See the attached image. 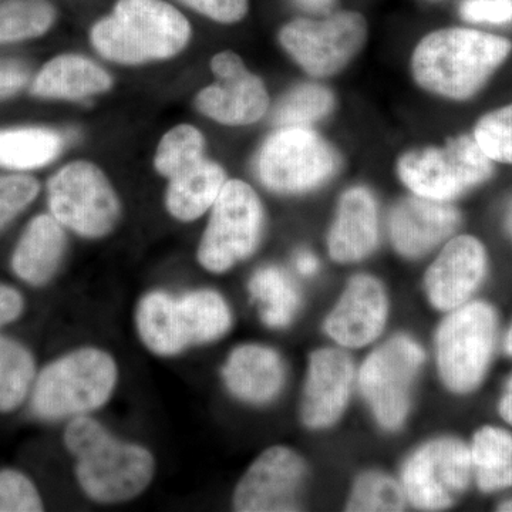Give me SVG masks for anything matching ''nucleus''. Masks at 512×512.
<instances>
[{
  "label": "nucleus",
  "instance_id": "obj_1",
  "mask_svg": "<svg viewBox=\"0 0 512 512\" xmlns=\"http://www.w3.org/2000/svg\"><path fill=\"white\" fill-rule=\"evenodd\" d=\"M511 50L510 40L480 30H437L414 50L413 77L427 92L466 100L484 86Z\"/></svg>",
  "mask_w": 512,
  "mask_h": 512
},
{
  "label": "nucleus",
  "instance_id": "obj_2",
  "mask_svg": "<svg viewBox=\"0 0 512 512\" xmlns=\"http://www.w3.org/2000/svg\"><path fill=\"white\" fill-rule=\"evenodd\" d=\"M64 444L76 458L80 487L97 503L133 500L153 480V454L137 444L114 439L92 417H74L64 431Z\"/></svg>",
  "mask_w": 512,
  "mask_h": 512
},
{
  "label": "nucleus",
  "instance_id": "obj_3",
  "mask_svg": "<svg viewBox=\"0 0 512 512\" xmlns=\"http://www.w3.org/2000/svg\"><path fill=\"white\" fill-rule=\"evenodd\" d=\"M191 39L187 18L164 0H119L92 30L97 52L111 62L143 64L183 52Z\"/></svg>",
  "mask_w": 512,
  "mask_h": 512
},
{
  "label": "nucleus",
  "instance_id": "obj_4",
  "mask_svg": "<svg viewBox=\"0 0 512 512\" xmlns=\"http://www.w3.org/2000/svg\"><path fill=\"white\" fill-rule=\"evenodd\" d=\"M116 360L94 348L60 357L37 377L32 407L46 420L83 416L109 402L116 389Z\"/></svg>",
  "mask_w": 512,
  "mask_h": 512
},
{
  "label": "nucleus",
  "instance_id": "obj_5",
  "mask_svg": "<svg viewBox=\"0 0 512 512\" xmlns=\"http://www.w3.org/2000/svg\"><path fill=\"white\" fill-rule=\"evenodd\" d=\"M497 313L484 302L454 309L437 332V365L454 393H470L483 382L497 342Z\"/></svg>",
  "mask_w": 512,
  "mask_h": 512
},
{
  "label": "nucleus",
  "instance_id": "obj_6",
  "mask_svg": "<svg viewBox=\"0 0 512 512\" xmlns=\"http://www.w3.org/2000/svg\"><path fill=\"white\" fill-rule=\"evenodd\" d=\"M397 173L419 197L450 202L493 175V160L474 136L451 138L444 147L409 151L400 157Z\"/></svg>",
  "mask_w": 512,
  "mask_h": 512
},
{
  "label": "nucleus",
  "instance_id": "obj_7",
  "mask_svg": "<svg viewBox=\"0 0 512 512\" xmlns=\"http://www.w3.org/2000/svg\"><path fill=\"white\" fill-rule=\"evenodd\" d=\"M262 227L264 208L254 188L241 180L227 181L198 248L202 268L221 274L247 259L258 247Z\"/></svg>",
  "mask_w": 512,
  "mask_h": 512
},
{
  "label": "nucleus",
  "instance_id": "obj_8",
  "mask_svg": "<svg viewBox=\"0 0 512 512\" xmlns=\"http://www.w3.org/2000/svg\"><path fill=\"white\" fill-rule=\"evenodd\" d=\"M338 167L332 147L308 127H281L269 136L256 158L259 180L279 194L315 190Z\"/></svg>",
  "mask_w": 512,
  "mask_h": 512
},
{
  "label": "nucleus",
  "instance_id": "obj_9",
  "mask_svg": "<svg viewBox=\"0 0 512 512\" xmlns=\"http://www.w3.org/2000/svg\"><path fill=\"white\" fill-rule=\"evenodd\" d=\"M424 359L416 340L397 335L370 353L360 367V392L383 429H400L406 421Z\"/></svg>",
  "mask_w": 512,
  "mask_h": 512
},
{
  "label": "nucleus",
  "instance_id": "obj_10",
  "mask_svg": "<svg viewBox=\"0 0 512 512\" xmlns=\"http://www.w3.org/2000/svg\"><path fill=\"white\" fill-rule=\"evenodd\" d=\"M49 207L63 227L86 238L104 237L120 218L119 197L109 178L89 161H74L53 175Z\"/></svg>",
  "mask_w": 512,
  "mask_h": 512
},
{
  "label": "nucleus",
  "instance_id": "obj_11",
  "mask_svg": "<svg viewBox=\"0 0 512 512\" xmlns=\"http://www.w3.org/2000/svg\"><path fill=\"white\" fill-rule=\"evenodd\" d=\"M366 39V19L349 10L322 20H292L279 33L286 52L313 77H329L345 69Z\"/></svg>",
  "mask_w": 512,
  "mask_h": 512
},
{
  "label": "nucleus",
  "instance_id": "obj_12",
  "mask_svg": "<svg viewBox=\"0 0 512 512\" xmlns=\"http://www.w3.org/2000/svg\"><path fill=\"white\" fill-rule=\"evenodd\" d=\"M471 474V451L463 441L433 440L404 464L403 490L419 510H444L467 490Z\"/></svg>",
  "mask_w": 512,
  "mask_h": 512
},
{
  "label": "nucleus",
  "instance_id": "obj_13",
  "mask_svg": "<svg viewBox=\"0 0 512 512\" xmlns=\"http://www.w3.org/2000/svg\"><path fill=\"white\" fill-rule=\"evenodd\" d=\"M211 69L217 83L198 93L197 107L202 114L225 126H249L265 116L268 90L258 76L248 72L237 53H218L212 57Z\"/></svg>",
  "mask_w": 512,
  "mask_h": 512
},
{
  "label": "nucleus",
  "instance_id": "obj_14",
  "mask_svg": "<svg viewBox=\"0 0 512 512\" xmlns=\"http://www.w3.org/2000/svg\"><path fill=\"white\" fill-rule=\"evenodd\" d=\"M305 477V461L292 448H268L239 481L234 493L235 510L296 511Z\"/></svg>",
  "mask_w": 512,
  "mask_h": 512
},
{
  "label": "nucleus",
  "instance_id": "obj_15",
  "mask_svg": "<svg viewBox=\"0 0 512 512\" xmlns=\"http://www.w3.org/2000/svg\"><path fill=\"white\" fill-rule=\"evenodd\" d=\"M485 269L487 254L477 238L460 235L451 239L424 278L431 305L443 312L466 305L483 282Z\"/></svg>",
  "mask_w": 512,
  "mask_h": 512
},
{
  "label": "nucleus",
  "instance_id": "obj_16",
  "mask_svg": "<svg viewBox=\"0 0 512 512\" xmlns=\"http://www.w3.org/2000/svg\"><path fill=\"white\" fill-rule=\"evenodd\" d=\"M355 366L339 349L316 350L309 360L302 399V420L309 429H326L340 419L348 406Z\"/></svg>",
  "mask_w": 512,
  "mask_h": 512
},
{
  "label": "nucleus",
  "instance_id": "obj_17",
  "mask_svg": "<svg viewBox=\"0 0 512 512\" xmlns=\"http://www.w3.org/2000/svg\"><path fill=\"white\" fill-rule=\"evenodd\" d=\"M389 302L382 284L370 275L350 279L325 322L326 333L343 348L359 349L379 338Z\"/></svg>",
  "mask_w": 512,
  "mask_h": 512
},
{
  "label": "nucleus",
  "instance_id": "obj_18",
  "mask_svg": "<svg viewBox=\"0 0 512 512\" xmlns=\"http://www.w3.org/2000/svg\"><path fill=\"white\" fill-rule=\"evenodd\" d=\"M460 212L450 202L404 198L390 214V238L406 258H419L446 241L460 224Z\"/></svg>",
  "mask_w": 512,
  "mask_h": 512
},
{
  "label": "nucleus",
  "instance_id": "obj_19",
  "mask_svg": "<svg viewBox=\"0 0 512 512\" xmlns=\"http://www.w3.org/2000/svg\"><path fill=\"white\" fill-rule=\"evenodd\" d=\"M379 242V211L372 192L350 188L340 197L335 221L329 229L328 251L340 264L367 258Z\"/></svg>",
  "mask_w": 512,
  "mask_h": 512
},
{
  "label": "nucleus",
  "instance_id": "obj_20",
  "mask_svg": "<svg viewBox=\"0 0 512 512\" xmlns=\"http://www.w3.org/2000/svg\"><path fill=\"white\" fill-rule=\"evenodd\" d=\"M138 335L151 352L174 356L194 345L191 313L183 298L151 292L137 306Z\"/></svg>",
  "mask_w": 512,
  "mask_h": 512
},
{
  "label": "nucleus",
  "instance_id": "obj_21",
  "mask_svg": "<svg viewBox=\"0 0 512 512\" xmlns=\"http://www.w3.org/2000/svg\"><path fill=\"white\" fill-rule=\"evenodd\" d=\"M229 392L252 404L274 400L285 383V366L274 349L261 345L239 346L222 370Z\"/></svg>",
  "mask_w": 512,
  "mask_h": 512
},
{
  "label": "nucleus",
  "instance_id": "obj_22",
  "mask_svg": "<svg viewBox=\"0 0 512 512\" xmlns=\"http://www.w3.org/2000/svg\"><path fill=\"white\" fill-rule=\"evenodd\" d=\"M64 249L63 225L53 215H39L30 222L13 252V271L30 285H45L56 274Z\"/></svg>",
  "mask_w": 512,
  "mask_h": 512
},
{
  "label": "nucleus",
  "instance_id": "obj_23",
  "mask_svg": "<svg viewBox=\"0 0 512 512\" xmlns=\"http://www.w3.org/2000/svg\"><path fill=\"white\" fill-rule=\"evenodd\" d=\"M113 80L103 67L79 55L50 60L37 74L32 92L43 99L83 100L107 92Z\"/></svg>",
  "mask_w": 512,
  "mask_h": 512
},
{
  "label": "nucleus",
  "instance_id": "obj_24",
  "mask_svg": "<svg viewBox=\"0 0 512 512\" xmlns=\"http://www.w3.org/2000/svg\"><path fill=\"white\" fill-rule=\"evenodd\" d=\"M227 183L224 168L215 161L201 158L187 170L170 178L165 204L175 220L191 222L211 210Z\"/></svg>",
  "mask_w": 512,
  "mask_h": 512
},
{
  "label": "nucleus",
  "instance_id": "obj_25",
  "mask_svg": "<svg viewBox=\"0 0 512 512\" xmlns=\"http://www.w3.org/2000/svg\"><path fill=\"white\" fill-rule=\"evenodd\" d=\"M471 463L478 487L484 493L512 487V434L484 427L471 446Z\"/></svg>",
  "mask_w": 512,
  "mask_h": 512
},
{
  "label": "nucleus",
  "instance_id": "obj_26",
  "mask_svg": "<svg viewBox=\"0 0 512 512\" xmlns=\"http://www.w3.org/2000/svg\"><path fill=\"white\" fill-rule=\"evenodd\" d=\"M252 299L261 305L262 320L271 328H285L301 306V293L291 276L278 266H265L249 282Z\"/></svg>",
  "mask_w": 512,
  "mask_h": 512
},
{
  "label": "nucleus",
  "instance_id": "obj_27",
  "mask_svg": "<svg viewBox=\"0 0 512 512\" xmlns=\"http://www.w3.org/2000/svg\"><path fill=\"white\" fill-rule=\"evenodd\" d=\"M63 148L59 133L47 128L0 130V167L33 170L52 163Z\"/></svg>",
  "mask_w": 512,
  "mask_h": 512
},
{
  "label": "nucleus",
  "instance_id": "obj_28",
  "mask_svg": "<svg viewBox=\"0 0 512 512\" xmlns=\"http://www.w3.org/2000/svg\"><path fill=\"white\" fill-rule=\"evenodd\" d=\"M35 370V359L25 346L0 336V412H12L22 404Z\"/></svg>",
  "mask_w": 512,
  "mask_h": 512
},
{
  "label": "nucleus",
  "instance_id": "obj_29",
  "mask_svg": "<svg viewBox=\"0 0 512 512\" xmlns=\"http://www.w3.org/2000/svg\"><path fill=\"white\" fill-rule=\"evenodd\" d=\"M55 18L47 0H6L0 3V45L45 35Z\"/></svg>",
  "mask_w": 512,
  "mask_h": 512
},
{
  "label": "nucleus",
  "instance_id": "obj_30",
  "mask_svg": "<svg viewBox=\"0 0 512 512\" xmlns=\"http://www.w3.org/2000/svg\"><path fill=\"white\" fill-rule=\"evenodd\" d=\"M335 106V97L325 86L305 83L279 101L274 121L279 127H308L325 119Z\"/></svg>",
  "mask_w": 512,
  "mask_h": 512
},
{
  "label": "nucleus",
  "instance_id": "obj_31",
  "mask_svg": "<svg viewBox=\"0 0 512 512\" xmlns=\"http://www.w3.org/2000/svg\"><path fill=\"white\" fill-rule=\"evenodd\" d=\"M205 138L197 127L181 124L171 128L158 144L154 165L158 173L170 178L204 158Z\"/></svg>",
  "mask_w": 512,
  "mask_h": 512
},
{
  "label": "nucleus",
  "instance_id": "obj_32",
  "mask_svg": "<svg viewBox=\"0 0 512 512\" xmlns=\"http://www.w3.org/2000/svg\"><path fill=\"white\" fill-rule=\"evenodd\" d=\"M406 493L392 477L369 471L357 478L348 511H402Z\"/></svg>",
  "mask_w": 512,
  "mask_h": 512
},
{
  "label": "nucleus",
  "instance_id": "obj_33",
  "mask_svg": "<svg viewBox=\"0 0 512 512\" xmlns=\"http://www.w3.org/2000/svg\"><path fill=\"white\" fill-rule=\"evenodd\" d=\"M474 138L490 160L512 164V104L485 114L477 123Z\"/></svg>",
  "mask_w": 512,
  "mask_h": 512
},
{
  "label": "nucleus",
  "instance_id": "obj_34",
  "mask_svg": "<svg viewBox=\"0 0 512 512\" xmlns=\"http://www.w3.org/2000/svg\"><path fill=\"white\" fill-rule=\"evenodd\" d=\"M43 510L39 491L25 474L16 470L0 471V512H37Z\"/></svg>",
  "mask_w": 512,
  "mask_h": 512
},
{
  "label": "nucleus",
  "instance_id": "obj_35",
  "mask_svg": "<svg viewBox=\"0 0 512 512\" xmlns=\"http://www.w3.org/2000/svg\"><path fill=\"white\" fill-rule=\"evenodd\" d=\"M39 190V183L29 175H0V229L32 204Z\"/></svg>",
  "mask_w": 512,
  "mask_h": 512
},
{
  "label": "nucleus",
  "instance_id": "obj_36",
  "mask_svg": "<svg viewBox=\"0 0 512 512\" xmlns=\"http://www.w3.org/2000/svg\"><path fill=\"white\" fill-rule=\"evenodd\" d=\"M460 13L467 22L503 25L512 22V0H464Z\"/></svg>",
  "mask_w": 512,
  "mask_h": 512
},
{
  "label": "nucleus",
  "instance_id": "obj_37",
  "mask_svg": "<svg viewBox=\"0 0 512 512\" xmlns=\"http://www.w3.org/2000/svg\"><path fill=\"white\" fill-rule=\"evenodd\" d=\"M183 2L207 18L220 23L239 22L248 12V0H183Z\"/></svg>",
  "mask_w": 512,
  "mask_h": 512
},
{
  "label": "nucleus",
  "instance_id": "obj_38",
  "mask_svg": "<svg viewBox=\"0 0 512 512\" xmlns=\"http://www.w3.org/2000/svg\"><path fill=\"white\" fill-rule=\"evenodd\" d=\"M28 69L18 62L0 60V99L13 96L26 86Z\"/></svg>",
  "mask_w": 512,
  "mask_h": 512
},
{
  "label": "nucleus",
  "instance_id": "obj_39",
  "mask_svg": "<svg viewBox=\"0 0 512 512\" xmlns=\"http://www.w3.org/2000/svg\"><path fill=\"white\" fill-rule=\"evenodd\" d=\"M22 311V295L10 286L0 285V326L18 319Z\"/></svg>",
  "mask_w": 512,
  "mask_h": 512
},
{
  "label": "nucleus",
  "instance_id": "obj_40",
  "mask_svg": "<svg viewBox=\"0 0 512 512\" xmlns=\"http://www.w3.org/2000/svg\"><path fill=\"white\" fill-rule=\"evenodd\" d=\"M296 269L303 276H312L318 272L319 262L311 251H299L295 258Z\"/></svg>",
  "mask_w": 512,
  "mask_h": 512
},
{
  "label": "nucleus",
  "instance_id": "obj_41",
  "mask_svg": "<svg viewBox=\"0 0 512 512\" xmlns=\"http://www.w3.org/2000/svg\"><path fill=\"white\" fill-rule=\"evenodd\" d=\"M500 414L512 426V376L508 380L503 397H501Z\"/></svg>",
  "mask_w": 512,
  "mask_h": 512
},
{
  "label": "nucleus",
  "instance_id": "obj_42",
  "mask_svg": "<svg viewBox=\"0 0 512 512\" xmlns=\"http://www.w3.org/2000/svg\"><path fill=\"white\" fill-rule=\"evenodd\" d=\"M301 8L311 10V12H325L332 8L335 0H296Z\"/></svg>",
  "mask_w": 512,
  "mask_h": 512
},
{
  "label": "nucleus",
  "instance_id": "obj_43",
  "mask_svg": "<svg viewBox=\"0 0 512 512\" xmlns=\"http://www.w3.org/2000/svg\"><path fill=\"white\" fill-rule=\"evenodd\" d=\"M505 349H507V352L512 355V328L510 329V332H508L507 340H505Z\"/></svg>",
  "mask_w": 512,
  "mask_h": 512
},
{
  "label": "nucleus",
  "instance_id": "obj_44",
  "mask_svg": "<svg viewBox=\"0 0 512 512\" xmlns=\"http://www.w3.org/2000/svg\"><path fill=\"white\" fill-rule=\"evenodd\" d=\"M507 228H508V232H510L511 237H512V204H511L510 210H508Z\"/></svg>",
  "mask_w": 512,
  "mask_h": 512
},
{
  "label": "nucleus",
  "instance_id": "obj_45",
  "mask_svg": "<svg viewBox=\"0 0 512 512\" xmlns=\"http://www.w3.org/2000/svg\"><path fill=\"white\" fill-rule=\"evenodd\" d=\"M500 511H512V501L500 505Z\"/></svg>",
  "mask_w": 512,
  "mask_h": 512
}]
</instances>
